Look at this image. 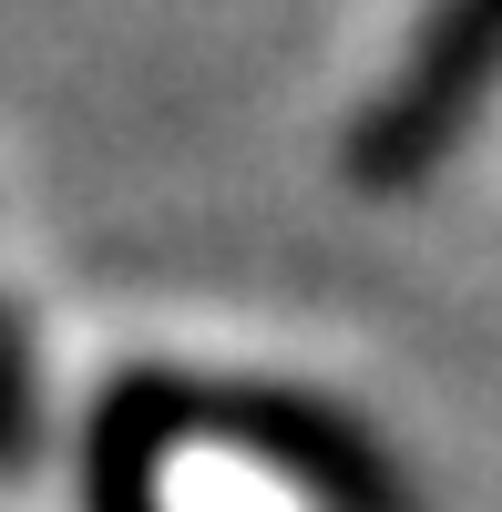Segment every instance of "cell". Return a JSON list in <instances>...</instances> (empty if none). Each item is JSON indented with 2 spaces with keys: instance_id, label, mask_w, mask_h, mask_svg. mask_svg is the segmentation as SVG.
<instances>
[{
  "instance_id": "obj_2",
  "label": "cell",
  "mask_w": 502,
  "mask_h": 512,
  "mask_svg": "<svg viewBox=\"0 0 502 512\" xmlns=\"http://www.w3.org/2000/svg\"><path fill=\"white\" fill-rule=\"evenodd\" d=\"M216 431L226 451L287 472L298 492H318L328 512H369L380 502V451L349 420H328L318 400H277V390H185V441Z\"/></svg>"
},
{
  "instance_id": "obj_1",
  "label": "cell",
  "mask_w": 502,
  "mask_h": 512,
  "mask_svg": "<svg viewBox=\"0 0 502 512\" xmlns=\"http://www.w3.org/2000/svg\"><path fill=\"white\" fill-rule=\"evenodd\" d=\"M492 82H502V0H431L410 52H400V72L349 123V185H369V195L421 185L482 123Z\"/></svg>"
},
{
  "instance_id": "obj_4",
  "label": "cell",
  "mask_w": 502,
  "mask_h": 512,
  "mask_svg": "<svg viewBox=\"0 0 502 512\" xmlns=\"http://www.w3.org/2000/svg\"><path fill=\"white\" fill-rule=\"evenodd\" d=\"M41 461V359H31V318L0 297V482H21Z\"/></svg>"
},
{
  "instance_id": "obj_3",
  "label": "cell",
  "mask_w": 502,
  "mask_h": 512,
  "mask_svg": "<svg viewBox=\"0 0 502 512\" xmlns=\"http://www.w3.org/2000/svg\"><path fill=\"white\" fill-rule=\"evenodd\" d=\"M185 441V379H113L93 420V512H164V461Z\"/></svg>"
}]
</instances>
